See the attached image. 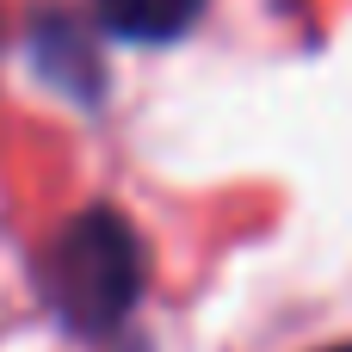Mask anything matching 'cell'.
I'll list each match as a JSON object with an SVG mask.
<instances>
[{
    "instance_id": "obj_1",
    "label": "cell",
    "mask_w": 352,
    "mask_h": 352,
    "mask_svg": "<svg viewBox=\"0 0 352 352\" xmlns=\"http://www.w3.org/2000/svg\"><path fill=\"white\" fill-rule=\"evenodd\" d=\"M142 278H148L142 235L111 204H87L43 260V291H50L62 328H74V334H111L136 309Z\"/></svg>"
},
{
    "instance_id": "obj_2",
    "label": "cell",
    "mask_w": 352,
    "mask_h": 352,
    "mask_svg": "<svg viewBox=\"0 0 352 352\" xmlns=\"http://www.w3.org/2000/svg\"><path fill=\"white\" fill-rule=\"evenodd\" d=\"M31 56H37V68H43L62 93H74L80 105H93V99L105 93V68L93 62V43H87L68 19H37Z\"/></svg>"
},
{
    "instance_id": "obj_3",
    "label": "cell",
    "mask_w": 352,
    "mask_h": 352,
    "mask_svg": "<svg viewBox=\"0 0 352 352\" xmlns=\"http://www.w3.org/2000/svg\"><path fill=\"white\" fill-rule=\"evenodd\" d=\"M99 25L111 37H130V43H173L179 31L198 25L204 0H93Z\"/></svg>"
},
{
    "instance_id": "obj_4",
    "label": "cell",
    "mask_w": 352,
    "mask_h": 352,
    "mask_svg": "<svg viewBox=\"0 0 352 352\" xmlns=\"http://www.w3.org/2000/svg\"><path fill=\"white\" fill-rule=\"evenodd\" d=\"M328 352H352V346H328Z\"/></svg>"
}]
</instances>
